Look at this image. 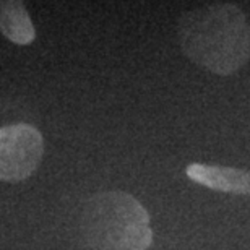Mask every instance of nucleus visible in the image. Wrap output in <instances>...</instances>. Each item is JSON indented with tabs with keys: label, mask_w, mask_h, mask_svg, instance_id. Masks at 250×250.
<instances>
[{
	"label": "nucleus",
	"mask_w": 250,
	"mask_h": 250,
	"mask_svg": "<svg viewBox=\"0 0 250 250\" xmlns=\"http://www.w3.org/2000/svg\"><path fill=\"white\" fill-rule=\"evenodd\" d=\"M179 41L192 62L218 75H231L250 59V26L236 5L193 8L179 20Z\"/></svg>",
	"instance_id": "nucleus-1"
},
{
	"label": "nucleus",
	"mask_w": 250,
	"mask_h": 250,
	"mask_svg": "<svg viewBox=\"0 0 250 250\" xmlns=\"http://www.w3.org/2000/svg\"><path fill=\"white\" fill-rule=\"evenodd\" d=\"M82 231L93 250H148L153 242L148 211L135 197L119 190L88 200Z\"/></svg>",
	"instance_id": "nucleus-2"
},
{
	"label": "nucleus",
	"mask_w": 250,
	"mask_h": 250,
	"mask_svg": "<svg viewBox=\"0 0 250 250\" xmlns=\"http://www.w3.org/2000/svg\"><path fill=\"white\" fill-rule=\"evenodd\" d=\"M44 153V140L38 128L15 124L0 128V181L20 182L36 171Z\"/></svg>",
	"instance_id": "nucleus-3"
},
{
	"label": "nucleus",
	"mask_w": 250,
	"mask_h": 250,
	"mask_svg": "<svg viewBox=\"0 0 250 250\" xmlns=\"http://www.w3.org/2000/svg\"><path fill=\"white\" fill-rule=\"evenodd\" d=\"M187 176L193 182L216 192L250 195V172L242 169L195 163L187 167Z\"/></svg>",
	"instance_id": "nucleus-4"
},
{
	"label": "nucleus",
	"mask_w": 250,
	"mask_h": 250,
	"mask_svg": "<svg viewBox=\"0 0 250 250\" xmlns=\"http://www.w3.org/2000/svg\"><path fill=\"white\" fill-rule=\"evenodd\" d=\"M0 31L18 46H26L36 38V29L26 8L17 0H0Z\"/></svg>",
	"instance_id": "nucleus-5"
}]
</instances>
